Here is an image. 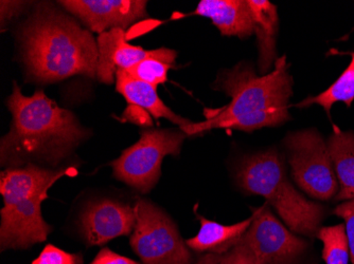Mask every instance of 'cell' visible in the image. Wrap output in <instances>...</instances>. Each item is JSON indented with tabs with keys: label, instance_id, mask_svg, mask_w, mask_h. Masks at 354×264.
Wrapping results in <instances>:
<instances>
[{
	"label": "cell",
	"instance_id": "obj_14",
	"mask_svg": "<svg viewBox=\"0 0 354 264\" xmlns=\"http://www.w3.org/2000/svg\"><path fill=\"white\" fill-rule=\"evenodd\" d=\"M116 90L124 97L131 106L138 107L155 119H167L178 127L190 124L191 121L173 112L157 94L156 87L135 79L125 70L116 73Z\"/></svg>",
	"mask_w": 354,
	"mask_h": 264
},
{
	"label": "cell",
	"instance_id": "obj_7",
	"mask_svg": "<svg viewBox=\"0 0 354 264\" xmlns=\"http://www.w3.org/2000/svg\"><path fill=\"white\" fill-rule=\"evenodd\" d=\"M136 225L130 243L141 264H193L192 254L176 224L153 202L135 203Z\"/></svg>",
	"mask_w": 354,
	"mask_h": 264
},
{
	"label": "cell",
	"instance_id": "obj_18",
	"mask_svg": "<svg viewBox=\"0 0 354 264\" xmlns=\"http://www.w3.org/2000/svg\"><path fill=\"white\" fill-rule=\"evenodd\" d=\"M176 57V51L159 48L149 51L142 61L125 71L135 79L146 81L157 88L158 85L165 84L168 81L169 70L174 65Z\"/></svg>",
	"mask_w": 354,
	"mask_h": 264
},
{
	"label": "cell",
	"instance_id": "obj_25",
	"mask_svg": "<svg viewBox=\"0 0 354 264\" xmlns=\"http://www.w3.org/2000/svg\"><path fill=\"white\" fill-rule=\"evenodd\" d=\"M1 23L7 21L9 23L12 19H14L15 16L19 15L24 8H25L26 3L23 1H1Z\"/></svg>",
	"mask_w": 354,
	"mask_h": 264
},
{
	"label": "cell",
	"instance_id": "obj_17",
	"mask_svg": "<svg viewBox=\"0 0 354 264\" xmlns=\"http://www.w3.org/2000/svg\"><path fill=\"white\" fill-rule=\"evenodd\" d=\"M339 190L336 201L354 198V132L335 129L327 141Z\"/></svg>",
	"mask_w": 354,
	"mask_h": 264
},
{
	"label": "cell",
	"instance_id": "obj_6",
	"mask_svg": "<svg viewBox=\"0 0 354 264\" xmlns=\"http://www.w3.org/2000/svg\"><path fill=\"white\" fill-rule=\"evenodd\" d=\"M187 136L180 127L141 131L138 142L111 162L115 178L141 194L151 192L162 174L165 156H180Z\"/></svg>",
	"mask_w": 354,
	"mask_h": 264
},
{
	"label": "cell",
	"instance_id": "obj_21",
	"mask_svg": "<svg viewBox=\"0 0 354 264\" xmlns=\"http://www.w3.org/2000/svg\"><path fill=\"white\" fill-rule=\"evenodd\" d=\"M193 264H260V262L248 246L239 242L227 253L204 254Z\"/></svg>",
	"mask_w": 354,
	"mask_h": 264
},
{
	"label": "cell",
	"instance_id": "obj_12",
	"mask_svg": "<svg viewBox=\"0 0 354 264\" xmlns=\"http://www.w3.org/2000/svg\"><path fill=\"white\" fill-rule=\"evenodd\" d=\"M97 77L105 84H111L118 70H129L142 61L149 51L127 43L124 30L114 29L99 34Z\"/></svg>",
	"mask_w": 354,
	"mask_h": 264
},
{
	"label": "cell",
	"instance_id": "obj_4",
	"mask_svg": "<svg viewBox=\"0 0 354 264\" xmlns=\"http://www.w3.org/2000/svg\"><path fill=\"white\" fill-rule=\"evenodd\" d=\"M75 174L77 170L73 167L47 168L35 164L1 172V251L27 250L47 240L53 227L44 220L41 203L55 182Z\"/></svg>",
	"mask_w": 354,
	"mask_h": 264
},
{
	"label": "cell",
	"instance_id": "obj_24",
	"mask_svg": "<svg viewBox=\"0 0 354 264\" xmlns=\"http://www.w3.org/2000/svg\"><path fill=\"white\" fill-rule=\"evenodd\" d=\"M89 264H140L135 260L125 257V256L119 255L111 250L104 247L101 250L95 259Z\"/></svg>",
	"mask_w": 354,
	"mask_h": 264
},
{
	"label": "cell",
	"instance_id": "obj_19",
	"mask_svg": "<svg viewBox=\"0 0 354 264\" xmlns=\"http://www.w3.org/2000/svg\"><path fill=\"white\" fill-rule=\"evenodd\" d=\"M354 101V52L351 54V61L347 69L344 71L343 74L337 79L333 85L329 87L327 90L316 95L309 97L306 100L296 105L298 108L312 106V105H319L325 109L328 115L331 112L332 106L335 103L343 102L347 107L351 106Z\"/></svg>",
	"mask_w": 354,
	"mask_h": 264
},
{
	"label": "cell",
	"instance_id": "obj_22",
	"mask_svg": "<svg viewBox=\"0 0 354 264\" xmlns=\"http://www.w3.org/2000/svg\"><path fill=\"white\" fill-rule=\"evenodd\" d=\"M81 254H71L57 247L53 244H47L37 259L31 264H83Z\"/></svg>",
	"mask_w": 354,
	"mask_h": 264
},
{
	"label": "cell",
	"instance_id": "obj_2",
	"mask_svg": "<svg viewBox=\"0 0 354 264\" xmlns=\"http://www.w3.org/2000/svg\"><path fill=\"white\" fill-rule=\"evenodd\" d=\"M216 84L232 97V102L204 122L180 127L187 136H198L214 129L250 132L278 126L291 119L288 103L293 94V79L286 55L278 57L275 68L268 74L259 77L250 65L241 63L222 71Z\"/></svg>",
	"mask_w": 354,
	"mask_h": 264
},
{
	"label": "cell",
	"instance_id": "obj_20",
	"mask_svg": "<svg viewBox=\"0 0 354 264\" xmlns=\"http://www.w3.org/2000/svg\"><path fill=\"white\" fill-rule=\"evenodd\" d=\"M316 237L323 242L326 264H348L350 252L345 224L320 227Z\"/></svg>",
	"mask_w": 354,
	"mask_h": 264
},
{
	"label": "cell",
	"instance_id": "obj_8",
	"mask_svg": "<svg viewBox=\"0 0 354 264\" xmlns=\"http://www.w3.org/2000/svg\"><path fill=\"white\" fill-rule=\"evenodd\" d=\"M292 176L314 199L327 201L339 194V179L327 142L316 129L288 134L284 140Z\"/></svg>",
	"mask_w": 354,
	"mask_h": 264
},
{
	"label": "cell",
	"instance_id": "obj_10",
	"mask_svg": "<svg viewBox=\"0 0 354 264\" xmlns=\"http://www.w3.org/2000/svg\"><path fill=\"white\" fill-rule=\"evenodd\" d=\"M59 3L89 31L99 34L127 29L147 15V1L140 0H64Z\"/></svg>",
	"mask_w": 354,
	"mask_h": 264
},
{
	"label": "cell",
	"instance_id": "obj_1",
	"mask_svg": "<svg viewBox=\"0 0 354 264\" xmlns=\"http://www.w3.org/2000/svg\"><path fill=\"white\" fill-rule=\"evenodd\" d=\"M7 106L12 113L11 130L0 143L1 165L7 168L29 164L55 167L86 138V129L75 115L43 90L27 97L14 81Z\"/></svg>",
	"mask_w": 354,
	"mask_h": 264
},
{
	"label": "cell",
	"instance_id": "obj_9",
	"mask_svg": "<svg viewBox=\"0 0 354 264\" xmlns=\"http://www.w3.org/2000/svg\"><path fill=\"white\" fill-rule=\"evenodd\" d=\"M252 224L240 240L260 264H294L308 243L282 224L266 203L252 210Z\"/></svg>",
	"mask_w": 354,
	"mask_h": 264
},
{
	"label": "cell",
	"instance_id": "obj_13",
	"mask_svg": "<svg viewBox=\"0 0 354 264\" xmlns=\"http://www.w3.org/2000/svg\"><path fill=\"white\" fill-rule=\"evenodd\" d=\"M194 15L212 19L224 37L246 39L254 34V21L248 0H202Z\"/></svg>",
	"mask_w": 354,
	"mask_h": 264
},
{
	"label": "cell",
	"instance_id": "obj_16",
	"mask_svg": "<svg viewBox=\"0 0 354 264\" xmlns=\"http://www.w3.org/2000/svg\"><path fill=\"white\" fill-rule=\"evenodd\" d=\"M254 21V34L259 48V69L262 75L268 74L275 68L277 61V39L279 16L277 8L268 0H248Z\"/></svg>",
	"mask_w": 354,
	"mask_h": 264
},
{
	"label": "cell",
	"instance_id": "obj_23",
	"mask_svg": "<svg viewBox=\"0 0 354 264\" xmlns=\"http://www.w3.org/2000/svg\"><path fill=\"white\" fill-rule=\"evenodd\" d=\"M333 214L345 221L346 234L349 244L350 260L354 264V198L336 206Z\"/></svg>",
	"mask_w": 354,
	"mask_h": 264
},
{
	"label": "cell",
	"instance_id": "obj_11",
	"mask_svg": "<svg viewBox=\"0 0 354 264\" xmlns=\"http://www.w3.org/2000/svg\"><path fill=\"white\" fill-rule=\"evenodd\" d=\"M135 225V207L111 199L89 204L80 219V230L88 246L103 245L117 237L130 235Z\"/></svg>",
	"mask_w": 354,
	"mask_h": 264
},
{
	"label": "cell",
	"instance_id": "obj_15",
	"mask_svg": "<svg viewBox=\"0 0 354 264\" xmlns=\"http://www.w3.org/2000/svg\"><path fill=\"white\" fill-rule=\"evenodd\" d=\"M200 230L196 237L187 240L189 249L196 253L224 254L240 242L252 224V217L232 225H224L196 214Z\"/></svg>",
	"mask_w": 354,
	"mask_h": 264
},
{
	"label": "cell",
	"instance_id": "obj_5",
	"mask_svg": "<svg viewBox=\"0 0 354 264\" xmlns=\"http://www.w3.org/2000/svg\"><path fill=\"white\" fill-rule=\"evenodd\" d=\"M236 182L244 192L264 196L294 234L317 235L325 208L295 190L275 150L246 158L239 168Z\"/></svg>",
	"mask_w": 354,
	"mask_h": 264
},
{
	"label": "cell",
	"instance_id": "obj_3",
	"mask_svg": "<svg viewBox=\"0 0 354 264\" xmlns=\"http://www.w3.org/2000/svg\"><path fill=\"white\" fill-rule=\"evenodd\" d=\"M19 41L28 73L37 81L97 77V41L89 30L63 12L39 5L19 30Z\"/></svg>",
	"mask_w": 354,
	"mask_h": 264
}]
</instances>
